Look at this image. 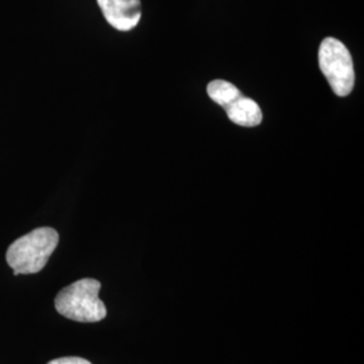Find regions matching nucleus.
<instances>
[{
  "label": "nucleus",
  "instance_id": "4",
  "mask_svg": "<svg viewBox=\"0 0 364 364\" xmlns=\"http://www.w3.org/2000/svg\"><path fill=\"white\" fill-rule=\"evenodd\" d=\"M105 21L119 31L135 28L142 16L141 0H97Z\"/></svg>",
  "mask_w": 364,
  "mask_h": 364
},
{
  "label": "nucleus",
  "instance_id": "2",
  "mask_svg": "<svg viewBox=\"0 0 364 364\" xmlns=\"http://www.w3.org/2000/svg\"><path fill=\"white\" fill-rule=\"evenodd\" d=\"M102 284L84 278L64 287L54 299L57 312L77 323H97L107 316L105 302L99 299Z\"/></svg>",
  "mask_w": 364,
  "mask_h": 364
},
{
  "label": "nucleus",
  "instance_id": "3",
  "mask_svg": "<svg viewBox=\"0 0 364 364\" xmlns=\"http://www.w3.org/2000/svg\"><path fill=\"white\" fill-rule=\"evenodd\" d=\"M318 65L332 91L340 97L348 96L355 85L351 53L338 39L328 37L320 45Z\"/></svg>",
  "mask_w": 364,
  "mask_h": 364
},
{
  "label": "nucleus",
  "instance_id": "6",
  "mask_svg": "<svg viewBox=\"0 0 364 364\" xmlns=\"http://www.w3.org/2000/svg\"><path fill=\"white\" fill-rule=\"evenodd\" d=\"M48 364H92L90 360L78 358V356H66V358H58L54 359Z\"/></svg>",
  "mask_w": 364,
  "mask_h": 364
},
{
  "label": "nucleus",
  "instance_id": "5",
  "mask_svg": "<svg viewBox=\"0 0 364 364\" xmlns=\"http://www.w3.org/2000/svg\"><path fill=\"white\" fill-rule=\"evenodd\" d=\"M223 108L225 109L228 119L242 127H257L263 120V114L258 103L246 97L243 93Z\"/></svg>",
  "mask_w": 364,
  "mask_h": 364
},
{
  "label": "nucleus",
  "instance_id": "1",
  "mask_svg": "<svg viewBox=\"0 0 364 364\" xmlns=\"http://www.w3.org/2000/svg\"><path fill=\"white\" fill-rule=\"evenodd\" d=\"M58 232L50 227H41L16 239L6 254L14 275L39 273L58 246Z\"/></svg>",
  "mask_w": 364,
  "mask_h": 364
}]
</instances>
